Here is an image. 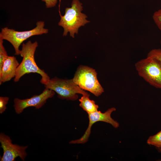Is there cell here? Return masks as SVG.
Instances as JSON below:
<instances>
[{
	"label": "cell",
	"mask_w": 161,
	"mask_h": 161,
	"mask_svg": "<svg viewBox=\"0 0 161 161\" xmlns=\"http://www.w3.org/2000/svg\"><path fill=\"white\" fill-rule=\"evenodd\" d=\"M89 97L83 95L79 100L80 106L88 114L97 111L99 107L94 101L89 99Z\"/></svg>",
	"instance_id": "obj_11"
},
{
	"label": "cell",
	"mask_w": 161,
	"mask_h": 161,
	"mask_svg": "<svg viewBox=\"0 0 161 161\" xmlns=\"http://www.w3.org/2000/svg\"><path fill=\"white\" fill-rule=\"evenodd\" d=\"M116 109L113 107L109 109L105 112H101L100 111L88 114L89 119L88 127L83 135L79 139L71 141L69 143L73 144H84L86 143L91 132V128L94 124L97 122H103L111 124L115 128L119 127V123L111 117V114L115 111Z\"/></svg>",
	"instance_id": "obj_7"
},
{
	"label": "cell",
	"mask_w": 161,
	"mask_h": 161,
	"mask_svg": "<svg viewBox=\"0 0 161 161\" xmlns=\"http://www.w3.org/2000/svg\"><path fill=\"white\" fill-rule=\"evenodd\" d=\"M138 74L151 85L161 89V67L154 59L147 57L137 62Z\"/></svg>",
	"instance_id": "obj_6"
},
{
	"label": "cell",
	"mask_w": 161,
	"mask_h": 161,
	"mask_svg": "<svg viewBox=\"0 0 161 161\" xmlns=\"http://www.w3.org/2000/svg\"><path fill=\"white\" fill-rule=\"evenodd\" d=\"M152 18L154 23L161 32V8L154 13Z\"/></svg>",
	"instance_id": "obj_15"
},
{
	"label": "cell",
	"mask_w": 161,
	"mask_h": 161,
	"mask_svg": "<svg viewBox=\"0 0 161 161\" xmlns=\"http://www.w3.org/2000/svg\"><path fill=\"white\" fill-rule=\"evenodd\" d=\"M72 79L81 89L90 92L96 96H100L104 92L97 79V72L90 67L79 66Z\"/></svg>",
	"instance_id": "obj_3"
},
{
	"label": "cell",
	"mask_w": 161,
	"mask_h": 161,
	"mask_svg": "<svg viewBox=\"0 0 161 161\" xmlns=\"http://www.w3.org/2000/svg\"><path fill=\"white\" fill-rule=\"evenodd\" d=\"M55 94L54 91L45 88L41 94L34 95L30 98L21 99L16 98L14 100L13 106L15 112L21 114L25 109L30 107L39 109L44 105L47 99L52 97Z\"/></svg>",
	"instance_id": "obj_9"
},
{
	"label": "cell",
	"mask_w": 161,
	"mask_h": 161,
	"mask_svg": "<svg viewBox=\"0 0 161 161\" xmlns=\"http://www.w3.org/2000/svg\"><path fill=\"white\" fill-rule=\"evenodd\" d=\"M157 149L159 152L161 153V148H157Z\"/></svg>",
	"instance_id": "obj_18"
},
{
	"label": "cell",
	"mask_w": 161,
	"mask_h": 161,
	"mask_svg": "<svg viewBox=\"0 0 161 161\" xmlns=\"http://www.w3.org/2000/svg\"><path fill=\"white\" fill-rule=\"evenodd\" d=\"M44 26V21H38L35 27L27 31H18L5 27L1 29L0 37L10 43L14 49L15 54L18 55L20 51L19 47L24 41L33 36L48 33V30L45 28Z\"/></svg>",
	"instance_id": "obj_4"
},
{
	"label": "cell",
	"mask_w": 161,
	"mask_h": 161,
	"mask_svg": "<svg viewBox=\"0 0 161 161\" xmlns=\"http://www.w3.org/2000/svg\"><path fill=\"white\" fill-rule=\"evenodd\" d=\"M82 10V4L79 0H73L71 7L66 8L63 16L60 15L58 24L64 28L63 36L66 35L69 32L70 36L74 38L75 33H78L79 28L89 22L86 19V15L81 12Z\"/></svg>",
	"instance_id": "obj_2"
},
{
	"label": "cell",
	"mask_w": 161,
	"mask_h": 161,
	"mask_svg": "<svg viewBox=\"0 0 161 161\" xmlns=\"http://www.w3.org/2000/svg\"><path fill=\"white\" fill-rule=\"evenodd\" d=\"M9 100L7 97H0V113H3L7 109L6 105Z\"/></svg>",
	"instance_id": "obj_16"
},
{
	"label": "cell",
	"mask_w": 161,
	"mask_h": 161,
	"mask_svg": "<svg viewBox=\"0 0 161 161\" xmlns=\"http://www.w3.org/2000/svg\"><path fill=\"white\" fill-rule=\"evenodd\" d=\"M3 40L0 37V69L2 67L4 60L8 56L3 45Z\"/></svg>",
	"instance_id": "obj_14"
},
{
	"label": "cell",
	"mask_w": 161,
	"mask_h": 161,
	"mask_svg": "<svg viewBox=\"0 0 161 161\" xmlns=\"http://www.w3.org/2000/svg\"><path fill=\"white\" fill-rule=\"evenodd\" d=\"M0 142L3 151L0 161H14L18 157L24 161L27 155L26 149L27 146L13 144L10 137L2 133L0 134Z\"/></svg>",
	"instance_id": "obj_8"
},
{
	"label": "cell",
	"mask_w": 161,
	"mask_h": 161,
	"mask_svg": "<svg viewBox=\"0 0 161 161\" xmlns=\"http://www.w3.org/2000/svg\"><path fill=\"white\" fill-rule=\"evenodd\" d=\"M45 3L46 7L51 8L55 6L57 2V0H41Z\"/></svg>",
	"instance_id": "obj_17"
},
{
	"label": "cell",
	"mask_w": 161,
	"mask_h": 161,
	"mask_svg": "<svg viewBox=\"0 0 161 161\" xmlns=\"http://www.w3.org/2000/svg\"><path fill=\"white\" fill-rule=\"evenodd\" d=\"M160 44L161 45V39L160 41Z\"/></svg>",
	"instance_id": "obj_19"
},
{
	"label": "cell",
	"mask_w": 161,
	"mask_h": 161,
	"mask_svg": "<svg viewBox=\"0 0 161 161\" xmlns=\"http://www.w3.org/2000/svg\"><path fill=\"white\" fill-rule=\"evenodd\" d=\"M147 143L157 148H161V130L155 135L150 136L147 140Z\"/></svg>",
	"instance_id": "obj_12"
},
{
	"label": "cell",
	"mask_w": 161,
	"mask_h": 161,
	"mask_svg": "<svg viewBox=\"0 0 161 161\" xmlns=\"http://www.w3.org/2000/svg\"><path fill=\"white\" fill-rule=\"evenodd\" d=\"M147 57L154 59L161 67V49H152L148 53Z\"/></svg>",
	"instance_id": "obj_13"
},
{
	"label": "cell",
	"mask_w": 161,
	"mask_h": 161,
	"mask_svg": "<svg viewBox=\"0 0 161 161\" xmlns=\"http://www.w3.org/2000/svg\"><path fill=\"white\" fill-rule=\"evenodd\" d=\"M19 64L16 57L14 56H7L0 69V85L14 78Z\"/></svg>",
	"instance_id": "obj_10"
},
{
	"label": "cell",
	"mask_w": 161,
	"mask_h": 161,
	"mask_svg": "<svg viewBox=\"0 0 161 161\" xmlns=\"http://www.w3.org/2000/svg\"><path fill=\"white\" fill-rule=\"evenodd\" d=\"M56 92L58 97L62 99L75 100L78 98V94L89 96V95L76 85L72 79H63L55 77L50 79L44 85Z\"/></svg>",
	"instance_id": "obj_5"
},
{
	"label": "cell",
	"mask_w": 161,
	"mask_h": 161,
	"mask_svg": "<svg viewBox=\"0 0 161 161\" xmlns=\"http://www.w3.org/2000/svg\"><path fill=\"white\" fill-rule=\"evenodd\" d=\"M38 45L37 41L32 43L30 41L22 44L20 55L23 59L16 69L14 79L15 82L18 81L24 75L31 73L40 74L41 77L40 82L44 85L49 80L48 74L38 67L35 61V53Z\"/></svg>",
	"instance_id": "obj_1"
}]
</instances>
